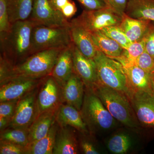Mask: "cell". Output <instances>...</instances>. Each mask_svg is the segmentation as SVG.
Returning <instances> with one entry per match:
<instances>
[{
    "label": "cell",
    "mask_w": 154,
    "mask_h": 154,
    "mask_svg": "<svg viewBox=\"0 0 154 154\" xmlns=\"http://www.w3.org/2000/svg\"><path fill=\"white\" fill-rule=\"evenodd\" d=\"M63 49L53 48L34 53L15 65L1 58V85L17 78L41 79L51 75Z\"/></svg>",
    "instance_id": "1"
},
{
    "label": "cell",
    "mask_w": 154,
    "mask_h": 154,
    "mask_svg": "<svg viewBox=\"0 0 154 154\" xmlns=\"http://www.w3.org/2000/svg\"><path fill=\"white\" fill-rule=\"evenodd\" d=\"M36 25L30 19L17 21L11 24L8 31L0 33L1 57L15 65L31 55V36Z\"/></svg>",
    "instance_id": "2"
},
{
    "label": "cell",
    "mask_w": 154,
    "mask_h": 154,
    "mask_svg": "<svg viewBox=\"0 0 154 154\" xmlns=\"http://www.w3.org/2000/svg\"><path fill=\"white\" fill-rule=\"evenodd\" d=\"M91 89L116 120L128 127L139 128L140 124L125 94L99 83Z\"/></svg>",
    "instance_id": "3"
},
{
    "label": "cell",
    "mask_w": 154,
    "mask_h": 154,
    "mask_svg": "<svg viewBox=\"0 0 154 154\" xmlns=\"http://www.w3.org/2000/svg\"><path fill=\"white\" fill-rule=\"evenodd\" d=\"M94 60L99 84L120 91L128 96L130 91L122 64L99 50L97 51Z\"/></svg>",
    "instance_id": "4"
},
{
    "label": "cell",
    "mask_w": 154,
    "mask_h": 154,
    "mask_svg": "<svg viewBox=\"0 0 154 154\" xmlns=\"http://www.w3.org/2000/svg\"><path fill=\"white\" fill-rule=\"evenodd\" d=\"M89 88L84 96L81 113L88 128L91 131H105L113 128L116 119L95 94Z\"/></svg>",
    "instance_id": "5"
},
{
    "label": "cell",
    "mask_w": 154,
    "mask_h": 154,
    "mask_svg": "<svg viewBox=\"0 0 154 154\" xmlns=\"http://www.w3.org/2000/svg\"><path fill=\"white\" fill-rule=\"evenodd\" d=\"M72 44L70 25L48 27L36 25L31 36V55L45 50L65 48Z\"/></svg>",
    "instance_id": "6"
},
{
    "label": "cell",
    "mask_w": 154,
    "mask_h": 154,
    "mask_svg": "<svg viewBox=\"0 0 154 154\" xmlns=\"http://www.w3.org/2000/svg\"><path fill=\"white\" fill-rule=\"evenodd\" d=\"M122 17L110 8L96 10H85L75 19L90 33L113 25H119Z\"/></svg>",
    "instance_id": "7"
},
{
    "label": "cell",
    "mask_w": 154,
    "mask_h": 154,
    "mask_svg": "<svg viewBox=\"0 0 154 154\" xmlns=\"http://www.w3.org/2000/svg\"><path fill=\"white\" fill-rule=\"evenodd\" d=\"M128 97L140 124L144 127L154 128V91H132Z\"/></svg>",
    "instance_id": "8"
},
{
    "label": "cell",
    "mask_w": 154,
    "mask_h": 154,
    "mask_svg": "<svg viewBox=\"0 0 154 154\" xmlns=\"http://www.w3.org/2000/svg\"><path fill=\"white\" fill-rule=\"evenodd\" d=\"M36 91L33 90L18 100L10 123L11 128H28L38 116Z\"/></svg>",
    "instance_id": "9"
},
{
    "label": "cell",
    "mask_w": 154,
    "mask_h": 154,
    "mask_svg": "<svg viewBox=\"0 0 154 154\" xmlns=\"http://www.w3.org/2000/svg\"><path fill=\"white\" fill-rule=\"evenodd\" d=\"M29 19L36 25L48 27H66L70 24V22L54 8L50 0H34Z\"/></svg>",
    "instance_id": "10"
},
{
    "label": "cell",
    "mask_w": 154,
    "mask_h": 154,
    "mask_svg": "<svg viewBox=\"0 0 154 154\" xmlns=\"http://www.w3.org/2000/svg\"><path fill=\"white\" fill-rule=\"evenodd\" d=\"M62 102L61 87L51 75L47 76L37 96L38 116L43 112L58 108Z\"/></svg>",
    "instance_id": "11"
},
{
    "label": "cell",
    "mask_w": 154,
    "mask_h": 154,
    "mask_svg": "<svg viewBox=\"0 0 154 154\" xmlns=\"http://www.w3.org/2000/svg\"><path fill=\"white\" fill-rule=\"evenodd\" d=\"M41 79L17 78L1 85L0 101L18 100L33 91Z\"/></svg>",
    "instance_id": "12"
},
{
    "label": "cell",
    "mask_w": 154,
    "mask_h": 154,
    "mask_svg": "<svg viewBox=\"0 0 154 154\" xmlns=\"http://www.w3.org/2000/svg\"><path fill=\"white\" fill-rule=\"evenodd\" d=\"M72 53L74 72L83 81L87 88H93L99 83L94 60L85 56L73 44Z\"/></svg>",
    "instance_id": "13"
},
{
    "label": "cell",
    "mask_w": 154,
    "mask_h": 154,
    "mask_svg": "<svg viewBox=\"0 0 154 154\" xmlns=\"http://www.w3.org/2000/svg\"><path fill=\"white\" fill-rule=\"evenodd\" d=\"M70 31L74 45L86 57L94 59L98 50L92 40L91 33L75 19L70 22Z\"/></svg>",
    "instance_id": "14"
},
{
    "label": "cell",
    "mask_w": 154,
    "mask_h": 154,
    "mask_svg": "<svg viewBox=\"0 0 154 154\" xmlns=\"http://www.w3.org/2000/svg\"><path fill=\"white\" fill-rule=\"evenodd\" d=\"M84 85L83 81L74 72L62 88V101L81 111L85 96Z\"/></svg>",
    "instance_id": "15"
},
{
    "label": "cell",
    "mask_w": 154,
    "mask_h": 154,
    "mask_svg": "<svg viewBox=\"0 0 154 154\" xmlns=\"http://www.w3.org/2000/svg\"><path fill=\"white\" fill-rule=\"evenodd\" d=\"M72 45L62 50L51 74L62 88L74 73Z\"/></svg>",
    "instance_id": "16"
},
{
    "label": "cell",
    "mask_w": 154,
    "mask_h": 154,
    "mask_svg": "<svg viewBox=\"0 0 154 154\" xmlns=\"http://www.w3.org/2000/svg\"><path fill=\"white\" fill-rule=\"evenodd\" d=\"M56 122L60 127L70 126L80 132H88V127L83 120L81 111L68 104H60L57 112Z\"/></svg>",
    "instance_id": "17"
},
{
    "label": "cell",
    "mask_w": 154,
    "mask_h": 154,
    "mask_svg": "<svg viewBox=\"0 0 154 154\" xmlns=\"http://www.w3.org/2000/svg\"><path fill=\"white\" fill-rule=\"evenodd\" d=\"M58 108L43 112L36 117L28 128L29 143L47 135L51 126L56 122Z\"/></svg>",
    "instance_id": "18"
},
{
    "label": "cell",
    "mask_w": 154,
    "mask_h": 154,
    "mask_svg": "<svg viewBox=\"0 0 154 154\" xmlns=\"http://www.w3.org/2000/svg\"><path fill=\"white\" fill-rule=\"evenodd\" d=\"M122 65L126 75L130 91V94L132 91L152 90L151 74L145 71L135 63Z\"/></svg>",
    "instance_id": "19"
},
{
    "label": "cell",
    "mask_w": 154,
    "mask_h": 154,
    "mask_svg": "<svg viewBox=\"0 0 154 154\" xmlns=\"http://www.w3.org/2000/svg\"><path fill=\"white\" fill-rule=\"evenodd\" d=\"M149 20L135 19L126 14L119 26L131 42L140 40L145 36L150 27Z\"/></svg>",
    "instance_id": "20"
},
{
    "label": "cell",
    "mask_w": 154,
    "mask_h": 154,
    "mask_svg": "<svg viewBox=\"0 0 154 154\" xmlns=\"http://www.w3.org/2000/svg\"><path fill=\"white\" fill-rule=\"evenodd\" d=\"M58 129L53 154L79 153V146L73 133L66 127Z\"/></svg>",
    "instance_id": "21"
},
{
    "label": "cell",
    "mask_w": 154,
    "mask_h": 154,
    "mask_svg": "<svg viewBox=\"0 0 154 154\" xmlns=\"http://www.w3.org/2000/svg\"><path fill=\"white\" fill-rule=\"evenodd\" d=\"M90 33L97 49L107 56L115 59L122 55L124 48L101 30Z\"/></svg>",
    "instance_id": "22"
},
{
    "label": "cell",
    "mask_w": 154,
    "mask_h": 154,
    "mask_svg": "<svg viewBox=\"0 0 154 154\" xmlns=\"http://www.w3.org/2000/svg\"><path fill=\"white\" fill-rule=\"evenodd\" d=\"M58 127L56 122L45 137L29 143L25 147L26 154H53Z\"/></svg>",
    "instance_id": "23"
},
{
    "label": "cell",
    "mask_w": 154,
    "mask_h": 154,
    "mask_svg": "<svg viewBox=\"0 0 154 154\" xmlns=\"http://www.w3.org/2000/svg\"><path fill=\"white\" fill-rule=\"evenodd\" d=\"M34 0H6L10 22L30 19Z\"/></svg>",
    "instance_id": "24"
},
{
    "label": "cell",
    "mask_w": 154,
    "mask_h": 154,
    "mask_svg": "<svg viewBox=\"0 0 154 154\" xmlns=\"http://www.w3.org/2000/svg\"><path fill=\"white\" fill-rule=\"evenodd\" d=\"M132 139L126 132L116 133L109 139L107 143L108 150L115 154L128 152L132 146Z\"/></svg>",
    "instance_id": "25"
},
{
    "label": "cell",
    "mask_w": 154,
    "mask_h": 154,
    "mask_svg": "<svg viewBox=\"0 0 154 154\" xmlns=\"http://www.w3.org/2000/svg\"><path fill=\"white\" fill-rule=\"evenodd\" d=\"M146 36L140 40L132 42L126 49H124L121 57L115 59L122 64L135 63L137 57L145 51Z\"/></svg>",
    "instance_id": "26"
},
{
    "label": "cell",
    "mask_w": 154,
    "mask_h": 154,
    "mask_svg": "<svg viewBox=\"0 0 154 154\" xmlns=\"http://www.w3.org/2000/svg\"><path fill=\"white\" fill-rule=\"evenodd\" d=\"M1 140L6 141L26 147L29 143L28 128H11L1 131Z\"/></svg>",
    "instance_id": "27"
},
{
    "label": "cell",
    "mask_w": 154,
    "mask_h": 154,
    "mask_svg": "<svg viewBox=\"0 0 154 154\" xmlns=\"http://www.w3.org/2000/svg\"><path fill=\"white\" fill-rule=\"evenodd\" d=\"M100 30L108 37L117 42L124 49H126L132 43L119 25L105 27Z\"/></svg>",
    "instance_id": "28"
},
{
    "label": "cell",
    "mask_w": 154,
    "mask_h": 154,
    "mask_svg": "<svg viewBox=\"0 0 154 154\" xmlns=\"http://www.w3.org/2000/svg\"><path fill=\"white\" fill-rule=\"evenodd\" d=\"M135 64L149 73H154V58L145 50L137 59Z\"/></svg>",
    "instance_id": "29"
},
{
    "label": "cell",
    "mask_w": 154,
    "mask_h": 154,
    "mask_svg": "<svg viewBox=\"0 0 154 154\" xmlns=\"http://www.w3.org/2000/svg\"><path fill=\"white\" fill-rule=\"evenodd\" d=\"M11 25L6 0H0V33L8 31Z\"/></svg>",
    "instance_id": "30"
},
{
    "label": "cell",
    "mask_w": 154,
    "mask_h": 154,
    "mask_svg": "<svg viewBox=\"0 0 154 154\" xmlns=\"http://www.w3.org/2000/svg\"><path fill=\"white\" fill-rule=\"evenodd\" d=\"M25 152V148L22 146L10 142L1 140V154H23Z\"/></svg>",
    "instance_id": "31"
},
{
    "label": "cell",
    "mask_w": 154,
    "mask_h": 154,
    "mask_svg": "<svg viewBox=\"0 0 154 154\" xmlns=\"http://www.w3.org/2000/svg\"><path fill=\"white\" fill-rule=\"evenodd\" d=\"M18 100L1 102L0 117L12 119L17 106Z\"/></svg>",
    "instance_id": "32"
},
{
    "label": "cell",
    "mask_w": 154,
    "mask_h": 154,
    "mask_svg": "<svg viewBox=\"0 0 154 154\" xmlns=\"http://www.w3.org/2000/svg\"><path fill=\"white\" fill-rule=\"evenodd\" d=\"M109 8L122 17L125 14L128 0H104Z\"/></svg>",
    "instance_id": "33"
},
{
    "label": "cell",
    "mask_w": 154,
    "mask_h": 154,
    "mask_svg": "<svg viewBox=\"0 0 154 154\" xmlns=\"http://www.w3.org/2000/svg\"><path fill=\"white\" fill-rule=\"evenodd\" d=\"M87 10H96L108 7L104 0H77ZM109 8V7H108Z\"/></svg>",
    "instance_id": "34"
},
{
    "label": "cell",
    "mask_w": 154,
    "mask_h": 154,
    "mask_svg": "<svg viewBox=\"0 0 154 154\" xmlns=\"http://www.w3.org/2000/svg\"><path fill=\"white\" fill-rule=\"evenodd\" d=\"M145 36V50L154 58V28L150 26Z\"/></svg>",
    "instance_id": "35"
},
{
    "label": "cell",
    "mask_w": 154,
    "mask_h": 154,
    "mask_svg": "<svg viewBox=\"0 0 154 154\" xmlns=\"http://www.w3.org/2000/svg\"><path fill=\"white\" fill-rule=\"evenodd\" d=\"M77 9L74 2L70 1L61 11V13L67 19H70L74 16Z\"/></svg>",
    "instance_id": "36"
},
{
    "label": "cell",
    "mask_w": 154,
    "mask_h": 154,
    "mask_svg": "<svg viewBox=\"0 0 154 154\" xmlns=\"http://www.w3.org/2000/svg\"><path fill=\"white\" fill-rule=\"evenodd\" d=\"M81 147L83 152L86 154H99L101 153L99 150L91 142L87 140L81 142Z\"/></svg>",
    "instance_id": "37"
},
{
    "label": "cell",
    "mask_w": 154,
    "mask_h": 154,
    "mask_svg": "<svg viewBox=\"0 0 154 154\" xmlns=\"http://www.w3.org/2000/svg\"><path fill=\"white\" fill-rule=\"evenodd\" d=\"M71 0H50V2L54 8L61 13V10Z\"/></svg>",
    "instance_id": "38"
},
{
    "label": "cell",
    "mask_w": 154,
    "mask_h": 154,
    "mask_svg": "<svg viewBox=\"0 0 154 154\" xmlns=\"http://www.w3.org/2000/svg\"><path fill=\"white\" fill-rule=\"evenodd\" d=\"M11 119H10L0 117V129L1 131L5 129L8 125H10Z\"/></svg>",
    "instance_id": "39"
},
{
    "label": "cell",
    "mask_w": 154,
    "mask_h": 154,
    "mask_svg": "<svg viewBox=\"0 0 154 154\" xmlns=\"http://www.w3.org/2000/svg\"><path fill=\"white\" fill-rule=\"evenodd\" d=\"M151 86L152 90L154 92V73L152 74Z\"/></svg>",
    "instance_id": "40"
}]
</instances>
